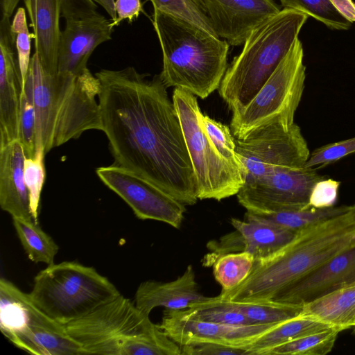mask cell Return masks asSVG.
<instances>
[{"mask_svg":"<svg viewBox=\"0 0 355 355\" xmlns=\"http://www.w3.org/2000/svg\"><path fill=\"white\" fill-rule=\"evenodd\" d=\"M95 76L114 164L184 205H195L196 182L182 128L159 74L150 79L128 67Z\"/></svg>","mask_w":355,"mask_h":355,"instance_id":"obj_1","label":"cell"},{"mask_svg":"<svg viewBox=\"0 0 355 355\" xmlns=\"http://www.w3.org/2000/svg\"><path fill=\"white\" fill-rule=\"evenodd\" d=\"M29 69L33 80L36 155L46 154L87 130L102 131L101 108L96 99L100 81L89 69L77 75L50 73L35 52Z\"/></svg>","mask_w":355,"mask_h":355,"instance_id":"obj_2","label":"cell"},{"mask_svg":"<svg viewBox=\"0 0 355 355\" xmlns=\"http://www.w3.org/2000/svg\"><path fill=\"white\" fill-rule=\"evenodd\" d=\"M355 240L349 212L300 232L273 255L254 260L250 275L219 295L232 302L270 300L279 291L311 272Z\"/></svg>","mask_w":355,"mask_h":355,"instance_id":"obj_3","label":"cell"},{"mask_svg":"<svg viewBox=\"0 0 355 355\" xmlns=\"http://www.w3.org/2000/svg\"><path fill=\"white\" fill-rule=\"evenodd\" d=\"M152 21L162 52L164 84L202 99L218 89L227 69V42L158 10H154Z\"/></svg>","mask_w":355,"mask_h":355,"instance_id":"obj_4","label":"cell"},{"mask_svg":"<svg viewBox=\"0 0 355 355\" xmlns=\"http://www.w3.org/2000/svg\"><path fill=\"white\" fill-rule=\"evenodd\" d=\"M308 17L300 11L284 8L251 31L218 88L232 112L245 106L257 94L298 37Z\"/></svg>","mask_w":355,"mask_h":355,"instance_id":"obj_5","label":"cell"},{"mask_svg":"<svg viewBox=\"0 0 355 355\" xmlns=\"http://www.w3.org/2000/svg\"><path fill=\"white\" fill-rule=\"evenodd\" d=\"M28 294L43 313L65 325L121 293L94 268L66 261L40 271Z\"/></svg>","mask_w":355,"mask_h":355,"instance_id":"obj_6","label":"cell"},{"mask_svg":"<svg viewBox=\"0 0 355 355\" xmlns=\"http://www.w3.org/2000/svg\"><path fill=\"white\" fill-rule=\"evenodd\" d=\"M172 101L177 111L191 162L198 200L220 201L236 195L245 184L242 165L220 155L207 135L196 96L175 88Z\"/></svg>","mask_w":355,"mask_h":355,"instance_id":"obj_7","label":"cell"},{"mask_svg":"<svg viewBox=\"0 0 355 355\" xmlns=\"http://www.w3.org/2000/svg\"><path fill=\"white\" fill-rule=\"evenodd\" d=\"M304 49L297 37L254 98L233 112L230 129L234 138L243 139L263 127L279 124L291 127L304 89Z\"/></svg>","mask_w":355,"mask_h":355,"instance_id":"obj_8","label":"cell"},{"mask_svg":"<svg viewBox=\"0 0 355 355\" xmlns=\"http://www.w3.org/2000/svg\"><path fill=\"white\" fill-rule=\"evenodd\" d=\"M0 329L17 347L35 355H85L64 326L43 313L29 294L0 279Z\"/></svg>","mask_w":355,"mask_h":355,"instance_id":"obj_9","label":"cell"},{"mask_svg":"<svg viewBox=\"0 0 355 355\" xmlns=\"http://www.w3.org/2000/svg\"><path fill=\"white\" fill-rule=\"evenodd\" d=\"M155 324L121 293L64 326L85 355H132L139 338Z\"/></svg>","mask_w":355,"mask_h":355,"instance_id":"obj_10","label":"cell"},{"mask_svg":"<svg viewBox=\"0 0 355 355\" xmlns=\"http://www.w3.org/2000/svg\"><path fill=\"white\" fill-rule=\"evenodd\" d=\"M236 155L243 166L245 182L276 172L304 168L310 152L300 128L272 124L235 138Z\"/></svg>","mask_w":355,"mask_h":355,"instance_id":"obj_11","label":"cell"},{"mask_svg":"<svg viewBox=\"0 0 355 355\" xmlns=\"http://www.w3.org/2000/svg\"><path fill=\"white\" fill-rule=\"evenodd\" d=\"M324 178L311 168L279 171L245 182L236 196L240 205L250 212L301 210L311 207L312 189Z\"/></svg>","mask_w":355,"mask_h":355,"instance_id":"obj_12","label":"cell"},{"mask_svg":"<svg viewBox=\"0 0 355 355\" xmlns=\"http://www.w3.org/2000/svg\"><path fill=\"white\" fill-rule=\"evenodd\" d=\"M99 179L122 198L141 220H154L178 229L186 207L148 182L115 164L97 168Z\"/></svg>","mask_w":355,"mask_h":355,"instance_id":"obj_13","label":"cell"},{"mask_svg":"<svg viewBox=\"0 0 355 355\" xmlns=\"http://www.w3.org/2000/svg\"><path fill=\"white\" fill-rule=\"evenodd\" d=\"M279 324H220L201 320L196 318L189 309H165L159 326L180 346L197 343H215L246 351L248 347Z\"/></svg>","mask_w":355,"mask_h":355,"instance_id":"obj_14","label":"cell"},{"mask_svg":"<svg viewBox=\"0 0 355 355\" xmlns=\"http://www.w3.org/2000/svg\"><path fill=\"white\" fill-rule=\"evenodd\" d=\"M234 230L207 243L209 252L202 259L205 267L213 266L221 255L248 252L254 260L268 258L279 252L297 235V232L280 226L254 220L230 219Z\"/></svg>","mask_w":355,"mask_h":355,"instance_id":"obj_15","label":"cell"},{"mask_svg":"<svg viewBox=\"0 0 355 355\" xmlns=\"http://www.w3.org/2000/svg\"><path fill=\"white\" fill-rule=\"evenodd\" d=\"M217 36L243 44L251 31L281 10L274 0H195Z\"/></svg>","mask_w":355,"mask_h":355,"instance_id":"obj_16","label":"cell"},{"mask_svg":"<svg viewBox=\"0 0 355 355\" xmlns=\"http://www.w3.org/2000/svg\"><path fill=\"white\" fill-rule=\"evenodd\" d=\"M112 20L93 10L65 19L58 54V71L79 74L98 46L112 40Z\"/></svg>","mask_w":355,"mask_h":355,"instance_id":"obj_17","label":"cell"},{"mask_svg":"<svg viewBox=\"0 0 355 355\" xmlns=\"http://www.w3.org/2000/svg\"><path fill=\"white\" fill-rule=\"evenodd\" d=\"M355 282V240L319 266L279 291L270 300L303 306Z\"/></svg>","mask_w":355,"mask_h":355,"instance_id":"obj_18","label":"cell"},{"mask_svg":"<svg viewBox=\"0 0 355 355\" xmlns=\"http://www.w3.org/2000/svg\"><path fill=\"white\" fill-rule=\"evenodd\" d=\"M10 18L0 23V147L19 137V113L22 92L21 73L10 32Z\"/></svg>","mask_w":355,"mask_h":355,"instance_id":"obj_19","label":"cell"},{"mask_svg":"<svg viewBox=\"0 0 355 355\" xmlns=\"http://www.w3.org/2000/svg\"><path fill=\"white\" fill-rule=\"evenodd\" d=\"M209 297L200 292L193 268L189 265L183 274L173 281L141 282L136 291L134 302L140 311L149 315L156 307L184 309Z\"/></svg>","mask_w":355,"mask_h":355,"instance_id":"obj_20","label":"cell"},{"mask_svg":"<svg viewBox=\"0 0 355 355\" xmlns=\"http://www.w3.org/2000/svg\"><path fill=\"white\" fill-rule=\"evenodd\" d=\"M26 157L17 140L0 147V206L12 218L35 220L24 180Z\"/></svg>","mask_w":355,"mask_h":355,"instance_id":"obj_21","label":"cell"},{"mask_svg":"<svg viewBox=\"0 0 355 355\" xmlns=\"http://www.w3.org/2000/svg\"><path fill=\"white\" fill-rule=\"evenodd\" d=\"M33 30L35 53L43 68L58 71V54L62 31L61 0H24Z\"/></svg>","mask_w":355,"mask_h":355,"instance_id":"obj_22","label":"cell"},{"mask_svg":"<svg viewBox=\"0 0 355 355\" xmlns=\"http://www.w3.org/2000/svg\"><path fill=\"white\" fill-rule=\"evenodd\" d=\"M302 315L342 331L355 323V282L303 305Z\"/></svg>","mask_w":355,"mask_h":355,"instance_id":"obj_23","label":"cell"},{"mask_svg":"<svg viewBox=\"0 0 355 355\" xmlns=\"http://www.w3.org/2000/svg\"><path fill=\"white\" fill-rule=\"evenodd\" d=\"M349 209L350 206L342 205L327 208L309 207L301 210L266 214L247 211L244 219L276 225L298 233L345 214L349 211Z\"/></svg>","mask_w":355,"mask_h":355,"instance_id":"obj_24","label":"cell"},{"mask_svg":"<svg viewBox=\"0 0 355 355\" xmlns=\"http://www.w3.org/2000/svg\"><path fill=\"white\" fill-rule=\"evenodd\" d=\"M333 328L318 320L300 315L279 324L246 348L247 355H268L276 346L304 336Z\"/></svg>","mask_w":355,"mask_h":355,"instance_id":"obj_25","label":"cell"},{"mask_svg":"<svg viewBox=\"0 0 355 355\" xmlns=\"http://www.w3.org/2000/svg\"><path fill=\"white\" fill-rule=\"evenodd\" d=\"M14 228L28 259L35 263L50 266L55 263L59 247L38 222L12 218Z\"/></svg>","mask_w":355,"mask_h":355,"instance_id":"obj_26","label":"cell"},{"mask_svg":"<svg viewBox=\"0 0 355 355\" xmlns=\"http://www.w3.org/2000/svg\"><path fill=\"white\" fill-rule=\"evenodd\" d=\"M254 257L248 252H232L220 256L213 264L216 281L221 291H227L239 286L250 275Z\"/></svg>","mask_w":355,"mask_h":355,"instance_id":"obj_27","label":"cell"},{"mask_svg":"<svg viewBox=\"0 0 355 355\" xmlns=\"http://www.w3.org/2000/svg\"><path fill=\"white\" fill-rule=\"evenodd\" d=\"M232 302L252 324L285 322L300 315L303 307L272 300Z\"/></svg>","mask_w":355,"mask_h":355,"instance_id":"obj_28","label":"cell"},{"mask_svg":"<svg viewBox=\"0 0 355 355\" xmlns=\"http://www.w3.org/2000/svg\"><path fill=\"white\" fill-rule=\"evenodd\" d=\"M340 332L330 328L304 336L275 347L268 355H324L331 351Z\"/></svg>","mask_w":355,"mask_h":355,"instance_id":"obj_29","label":"cell"},{"mask_svg":"<svg viewBox=\"0 0 355 355\" xmlns=\"http://www.w3.org/2000/svg\"><path fill=\"white\" fill-rule=\"evenodd\" d=\"M35 126L33 80L28 68L21 95L19 137L26 158H34L36 155Z\"/></svg>","mask_w":355,"mask_h":355,"instance_id":"obj_30","label":"cell"},{"mask_svg":"<svg viewBox=\"0 0 355 355\" xmlns=\"http://www.w3.org/2000/svg\"><path fill=\"white\" fill-rule=\"evenodd\" d=\"M188 309L196 318L204 321L235 325L252 324L232 302L223 299L219 295Z\"/></svg>","mask_w":355,"mask_h":355,"instance_id":"obj_31","label":"cell"},{"mask_svg":"<svg viewBox=\"0 0 355 355\" xmlns=\"http://www.w3.org/2000/svg\"><path fill=\"white\" fill-rule=\"evenodd\" d=\"M284 8L300 11L332 30H348L352 24L329 0H279Z\"/></svg>","mask_w":355,"mask_h":355,"instance_id":"obj_32","label":"cell"},{"mask_svg":"<svg viewBox=\"0 0 355 355\" xmlns=\"http://www.w3.org/2000/svg\"><path fill=\"white\" fill-rule=\"evenodd\" d=\"M155 10L182 19L216 35L207 18L195 0H149Z\"/></svg>","mask_w":355,"mask_h":355,"instance_id":"obj_33","label":"cell"},{"mask_svg":"<svg viewBox=\"0 0 355 355\" xmlns=\"http://www.w3.org/2000/svg\"><path fill=\"white\" fill-rule=\"evenodd\" d=\"M10 32L17 52L22 85L25 82L31 62V42L34 39V34L28 30L26 10L19 7L10 24Z\"/></svg>","mask_w":355,"mask_h":355,"instance_id":"obj_34","label":"cell"},{"mask_svg":"<svg viewBox=\"0 0 355 355\" xmlns=\"http://www.w3.org/2000/svg\"><path fill=\"white\" fill-rule=\"evenodd\" d=\"M45 155L39 152L34 158H26L24 162V180L29 192L31 210L37 221L40 196L46 177Z\"/></svg>","mask_w":355,"mask_h":355,"instance_id":"obj_35","label":"cell"},{"mask_svg":"<svg viewBox=\"0 0 355 355\" xmlns=\"http://www.w3.org/2000/svg\"><path fill=\"white\" fill-rule=\"evenodd\" d=\"M201 122L209 139L220 155L227 159L241 164L236 155L235 138L231 129L203 114L201 116Z\"/></svg>","mask_w":355,"mask_h":355,"instance_id":"obj_36","label":"cell"},{"mask_svg":"<svg viewBox=\"0 0 355 355\" xmlns=\"http://www.w3.org/2000/svg\"><path fill=\"white\" fill-rule=\"evenodd\" d=\"M353 153H355V137L315 149L310 153L304 167L316 170Z\"/></svg>","mask_w":355,"mask_h":355,"instance_id":"obj_37","label":"cell"},{"mask_svg":"<svg viewBox=\"0 0 355 355\" xmlns=\"http://www.w3.org/2000/svg\"><path fill=\"white\" fill-rule=\"evenodd\" d=\"M340 182L322 179L313 186L309 197V207L327 208L334 206L338 198Z\"/></svg>","mask_w":355,"mask_h":355,"instance_id":"obj_38","label":"cell"},{"mask_svg":"<svg viewBox=\"0 0 355 355\" xmlns=\"http://www.w3.org/2000/svg\"><path fill=\"white\" fill-rule=\"evenodd\" d=\"M182 355H247L245 349L215 343H197L181 346Z\"/></svg>","mask_w":355,"mask_h":355,"instance_id":"obj_39","label":"cell"},{"mask_svg":"<svg viewBox=\"0 0 355 355\" xmlns=\"http://www.w3.org/2000/svg\"><path fill=\"white\" fill-rule=\"evenodd\" d=\"M114 8L117 17L115 21H112L114 27L125 19L131 23L143 10L141 0H115Z\"/></svg>","mask_w":355,"mask_h":355,"instance_id":"obj_40","label":"cell"},{"mask_svg":"<svg viewBox=\"0 0 355 355\" xmlns=\"http://www.w3.org/2000/svg\"><path fill=\"white\" fill-rule=\"evenodd\" d=\"M336 9L351 23L355 22V3L352 0H329Z\"/></svg>","mask_w":355,"mask_h":355,"instance_id":"obj_41","label":"cell"},{"mask_svg":"<svg viewBox=\"0 0 355 355\" xmlns=\"http://www.w3.org/2000/svg\"><path fill=\"white\" fill-rule=\"evenodd\" d=\"M95 3L100 5L110 15L112 21L116 19V13L114 8L115 0H92Z\"/></svg>","mask_w":355,"mask_h":355,"instance_id":"obj_42","label":"cell"},{"mask_svg":"<svg viewBox=\"0 0 355 355\" xmlns=\"http://www.w3.org/2000/svg\"><path fill=\"white\" fill-rule=\"evenodd\" d=\"M348 212L351 218L355 223V204L353 206H350V209Z\"/></svg>","mask_w":355,"mask_h":355,"instance_id":"obj_43","label":"cell"},{"mask_svg":"<svg viewBox=\"0 0 355 355\" xmlns=\"http://www.w3.org/2000/svg\"><path fill=\"white\" fill-rule=\"evenodd\" d=\"M352 328H353V329H354V330H353L354 333H355V323H354V325L353 326V327H352Z\"/></svg>","mask_w":355,"mask_h":355,"instance_id":"obj_44","label":"cell"}]
</instances>
